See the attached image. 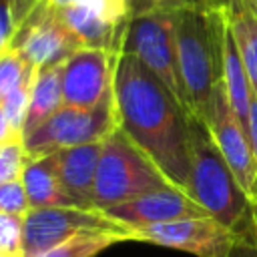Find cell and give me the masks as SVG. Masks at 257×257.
Wrapping results in <instances>:
<instances>
[{"label": "cell", "mask_w": 257, "mask_h": 257, "mask_svg": "<svg viewBox=\"0 0 257 257\" xmlns=\"http://www.w3.org/2000/svg\"><path fill=\"white\" fill-rule=\"evenodd\" d=\"M175 12H151L133 16L126 24L120 52L137 56L187 108L177 62Z\"/></svg>", "instance_id": "6"}, {"label": "cell", "mask_w": 257, "mask_h": 257, "mask_svg": "<svg viewBox=\"0 0 257 257\" xmlns=\"http://www.w3.org/2000/svg\"><path fill=\"white\" fill-rule=\"evenodd\" d=\"M249 141H251L253 159H255V167H257V96H255V92H253V96H251V114H249ZM251 199H253V203L257 205V175H255V183H253Z\"/></svg>", "instance_id": "26"}, {"label": "cell", "mask_w": 257, "mask_h": 257, "mask_svg": "<svg viewBox=\"0 0 257 257\" xmlns=\"http://www.w3.org/2000/svg\"><path fill=\"white\" fill-rule=\"evenodd\" d=\"M60 70H62V62L36 68L32 92H30V104H28L26 120L22 126V139L30 135L34 128H38L44 120H48L60 106H64Z\"/></svg>", "instance_id": "17"}, {"label": "cell", "mask_w": 257, "mask_h": 257, "mask_svg": "<svg viewBox=\"0 0 257 257\" xmlns=\"http://www.w3.org/2000/svg\"><path fill=\"white\" fill-rule=\"evenodd\" d=\"M118 54L104 48H76L60 70L62 102L90 108L112 92V76Z\"/></svg>", "instance_id": "10"}, {"label": "cell", "mask_w": 257, "mask_h": 257, "mask_svg": "<svg viewBox=\"0 0 257 257\" xmlns=\"http://www.w3.org/2000/svg\"><path fill=\"white\" fill-rule=\"evenodd\" d=\"M0 257H22V255H12V253H4V251H0Z\"/></svg>", "instance_id": "29"}, {"label": "cell", "mask_w": 257, "mask_h": 257, "mask_svg": "<svg viewBox=\"0 0 257 257\" xmlns=\"http://www.w3.org/2000/svg\"><path fill=\"white\" fill-rule=\"evenodd\" d=\"M26 159H28V155H26L22 139L0 145V185L20 179Z\"/></svg>", "instance_id": "22"}, {"label": "cell", "mask_w": 257, "mask_h": 257, "mask_svg": "<svg viewBox=\"0 0 257 257\" xmlns=\"http://www.w3.org/2000/svg\"><path fill=\"white\" fill-rule=\"evenodd\" d=\"M237 42L243 66L247 70L251 88L257 96V12L247 0H235L229 8L221 10Z\"/></svg>", "instance_id": "18"}, {"label": "cell", "mask_w": 257, "mask_h": 257, "mask_svg": "<svg viewBox=\"0 0 257 257\" xmlns=\"http://www.w3.org/2000/svg\"><path fill=\"white\" fill-rule=\"evenodd\" d=\"M8 46L34 68L64 62L76 48H82L46 0H38L14 26Z\"/></svg>", "instance_id": "9"}, {"label": "cell", "mask_w": 257, "mask_h": 257, "mask_svg": "<svg viewBox=\"0 0 257 257\" xmlns=\"http://www.w3.org/2000/svg\"><path fill=\"white\" fill-rule=\"evenodd\" d=\"M203 122L207 124L217 149L221 151V155L227 161L229 169L233 171L235 179L251 197L255 175H257L253 149H251L249 135L245 133V128L241 126V122L237 120L235 112L229 106L223 82L213 92L209 108L203 116Z\"/></svg>", "instance_id": "11"}, {"label": "cell", "mask_w": 257, "mask_h": 257, "mask_svg": "<svg viewBox=\"0 0 257 257\" xmlns=\"http://www.w3.org/2000/svg\"><path fill=\"white\" fill-rule=\"evenodd\" d=\"M22 223L20 215L0 213V251L22 255Z\"/></svg>", "instance_id": "25"}, {"label": "cell", "mask_w": 257, "mask_h": 257, "mask_svg": "<svg viewBox=\"0 0 257 257\" xmlns=\"http://www.w3.org/2000/svg\"><path fill=\"white\" fill-rule=\"evenodd\" d=\"M133 241L179 249L195 257H233L239 247H253L241 233L211 215L185 217L161 225L133 229Z\"/></svg>", "instance_id": "7"}, {"label": "cell", "mask_w": 257, "mask_h": 257, "mask_svg": "<svg viewBox=\"0 0 257 257\" xmlns=\"http://www.w3.org/2000/svg\"><path fill=\"white\" fill-rule=\"evenodd\" d=\"M187 195L203 211L241 233L257 249V205L239 185L207 124L191 118V175Z\"/></svg>", "instance_id": "2"}, {"label": "cell", "mask_w": 257, "mask_h": 257, "mask_svg": "<svg viewBox=\"0 0 257 257\" xmlns=\"http://www.w3.org/2000/svg\"><path fill=\"white\" fill-rule=\"evenodd\" d=\"M58 16L64 22V26L74 34V38L78 40L80 46L104 48V50L120 54L126 24L124 26L114 24V22L102 18L100 14H96L94 10H90L82 4L58 10Z\"/></svg>", "instance_id": "15"}, {"label": "cell", "mask_w": 257, "mask_h": 257, "mask_svg": "<svg viewBox=\"0 0 257 257\" xmlns=\"http://www.w3.org/2000/svg\"><path fill=\"white\" fill-rule=\"evenodd\" d=\"M102 213L128 231L151 227V225H161V223H169V221H177L185 217L207 215L199 203H195L185 191L175 189V187L116 203L104 209Z\"/></svg>", "instance_id": "12"}, {"label": "cell", "mask_w": 257, "mask_h": 257, "mask_svg": "<svg viewBox=\"0 0 257 257\" xmlns=\"http://www.w3.org/2000/svg\"><path fill=\"white\" fill-rule=\"evenodd\" d=\"M223 26L221 10L183 8L175 12V46L179 76L193 116H205L211 96L223 82Z\"/></svg>", "instance_id": "3"}, {"label": "cell", "mask_w": 257, "mask_h": 257, "mask_svg": "<svg viewBox=\"0 0 257 257\" xmlns=\"http://www.w3.org/2000/svg\"><path fill=\"white\" fill-rule=\"evenodd\" d=\"M100 151H102V141L54 151L60 181L78 207H94L92 191H94V177H96Z\"/></svg>", "instance_id": "13"}, {"label": "cell", "mask_w": 257, "mask_h": 257, "mask_svg": "<svg viewBox=\"0 0 257 257\" xmlns=\"http://www.w3.org/2000/svg\"><path fill=\"white\" fill-rule=\"evenodd\" d=\"M54 10H64V8H70V6H76L80 4L82 0H46Z\"/></svg>", "instance_id": "28"}, {"label": "cell", "mask_w": 257, "mask_h": 257, "mask_svg": "<svg viewBox=\"0 0 257 257\" xmlns=\"http://www.w3.org/2000/svg\"><path fill=\"white\" fill-rule=\"evenodd\" d=\"M28 211H30V205H28V197H26L22 181L16 179V181L2 183L0 185V213L24 217Z\"/></svg>", "instance_id": "24"}, {"label": "cell", "mask_w": 257, "mask_h": 257, "mask_svg": "<svg viewBox=\"0 0 257 257\" xmlns=\"http://www.w3.org/2000/svg\"><path fill=\"white\" fill-rule=\"evenodd\" d=\"M221 52H223V86H225L229 106L235 112L241 126L245 128V133L249 135V114H251L253 88H251L247 70L243 66V60H241L237 42L233 38V32L227 24V18H225V26H223Z\"/></svg>", "instance_id": "16"}, {"label": "cell", "mask_w": 257, "mask_h": 257, "mask_svg": "<svg viewBox=\"0 0 257 257\" xmlns=\"http://www.w3.org/2000/svg\"><path fill=\"white\" fill-rule=\"evenodd\" d=\"M16 139H22V135L12 126V122L8 120L4 110L0 108V145H6V143L16 141Z\"/></svg>", "instance_id": "27"}, {"label": "cell", "mask_w": 257, "mask_h": 257, "mask_svg": "<svg viewBox=\"0 0 257 257\" xmlns=\"http://www.w3.org/2000/svg\"><path fill=\"white\" fill-rule=\"evenodd\" d=\"M133 241V233L128 229H110V231H92V233H80L74 235L56 247L40 253L38 257H96L104 249L122 243Z\"/></svg>", "instance_id": "19"}, {"label": "cell", "mask_w": 257, "mask_h": 257, "mask_svg": "<svg viewBox=\"0 0 257 257\" xmlns=\"http://www.w3.org/2000/svg\"><path fill=\"white\" fill-rule=\"evenodd\" d=\"M124 229L96 207H48L30 209L22 223V257H38L58 243L92 231Z\"/></svg>", "instance_id": "8"}, {"label": "cell", "mask_w": 257, "mask_h": 257, "mask_svg": "<svg viewBox=\"0 0 257 257\" xmlns=\"http://www.w3.org/2000/svg\"><path fill=\"white\" fill-rule=\"evenodd\" d=\"M36 68L32 64H28L18 50H14L12 46H4L0 50V100L16 86L20 84L26 76H30Z\"/></svg>", "instance_id": "20"}, {"label": "cell", "mask_w": 257, "mask_h": 257, "mask_svg": "<svg viewBox=\"0 0 257 257\" xmlns=\"http://www.w3.org/2000/svg\"><path fill=\"white\" fill-rule=\"evenodd\" d=\"M173 187L161 169L116 126L104 141L94 177L92 205L100 211Z\"/></svg>", "instance_id": "4"}, {"label": "cell", "mask_w": 257, "mask_h": 257, "mask_svg": "<svg viewBox=\"0 0 257 257\" xmlns=\"http://www.w3.org/2000/svg\"><path fill=\"white\" fill-rule=\"evenodd\" d=\"M20 181L24 185L30 209L76 205L60 181L54 153L40 155V157H28L22 169Z\"/></svg>", "instance_id": "14"}, {"label": "cell", "mask_w": 257, "mask_h": 257, "mask_svg": "<svg viewBox=\"0 0 257 257\" xmlns=\"http://www.w3.org/2000/svg\"><path fill=\"white\" fill-rule=\"evenodd\" d=\"M34 74L36 70L26 76L20 84H16L2 100H0V108L4 110V114L8 116V120L12 122V126L22 135V126L26 120V112H28V104H30V92H32V82H34Z\"/></svg>", "instance_id": "21"}, {"label": "cell", "mask_w": 257, "mask_h": 257, "mask_svg": "<svg viewBox=\"0 0 257 257\" xmlns=\"http://www.w3.org/2000/svg\"><path fill=\"white\" fill-rule=\"evenodd\" d=\"M112 96L116 126L161 169L175 189L187 193L193 114L157 74L137 56L124 52L114 64Z\"/></svg>", "instance_id": "1"}, {"label": "cell", "mask_w": 257, "mask_h": 257, "mask_svg": "<svg viewBox=\"0 0 257 257\" xmlns=\"http://www.w3.org/2000/svg\"><path fill=\"white\" fill-rule=\"evenodd\" d=\"M128 12L133 16L151 14V12H175L183 8H207L213 10L211 0H126Z\"/></svg>", "instance_id": "23"}, {"label": "cell", "mask_w": 257, "mask_h": 257, "mask_svg": "<svg viewBox=\"0 0 257 257\" xmlns=\"http://www.w3.org/2000/svg\"><path fill=\"white\" fill-rule=\"evenodd\" d=\"M116 128L112 92L90 108L60 106L48 120L22 139L28 157L48 155L60 149L104 141Z\"/></svg>", "instance_id": "5"}]
</instances>
